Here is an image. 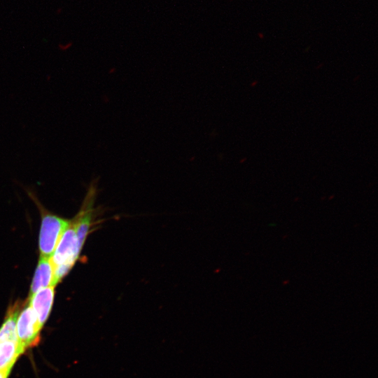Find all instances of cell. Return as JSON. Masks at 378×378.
Masks as SVG:
<instances>
[{
    "instance_id": "obj_1",
    "label": "cell",
    "mask_w": 378,
    "mask_h": 378,
    "mask_svg": "<svg viewBox=\"0 0 378 378\" xmlns=\"http://www.w3.org/2000/svg\"><path fill=\"white\" fill-rule=\"evenodd\" d=\"M80 251L76 231L71 220L50 258L54 269L55 285L74 266Z\"/></svg>"
},
{
    "instance_id": "obj_2",
    "label": "cell",
    "mask_w": 378,
    "mask_h": 378,
    "mask_svg": "<svg viewBox=\"0 0 378 378\" xmlns=\"http://www.w3.org/2000/svg\"><path fill=\"white\" fill-rule=\"evenodd\" d=\"M70 221L49 213L43 214L38 239L41 255L50 258Z\"/></svg>"
},
{
    "instance_id": "obj_3",
    "label": "cell",
    "mask_w": 378,
    "mask_h": 378,
    "mask_svg": "<svg viewBox=\"0 0 378 378\" xmlns=\"http://www.w3.org/2000/svg\"><path fill=\"white\" fill-rule=\"evenodd\" d=\"M41 329L36 315L27 301L19 312L16 324L18 340L24 351L38 344Z\"/></svg>"
},
{
    "instance_id": "obj_4",
    "label": "cell",
    "mask_w": 378,
    "mask_h": 378,
    "mask_svg": "<svg viewBox=\"0 0 378 378\" xmlns=\"http://www.w3.org/2000/svg\"><path fill=\"white\" fill-rule=\"evenodd\" d=\"M95 195L96 188L92 183V186L88 190L80 211L76 216L74 219L71 220L76 231L78 246L80 250H82L90 227L93 224L94 212L93 205Z\"/></svg>"
},
{
    "instance_id": "obj_5",
    "label": "cell",
    "mask_w": 378,
    "mask_h": 378,
    "mask_svg": "<svg viewBox=\"0 0 378 378\" xmlns=\"http://www.w3.org/2000/svg\"><path fill=\"white\" fill-rule=\"evenodd\" d=\"M55 286L41 288L29 295L28 302L35 312L39 324L43 327L52 309Z\"/></svg>"
},
{
    "instance_id": "obj_6",
    "label": "cell",
    "mask_w": 378,
    "mask_h": 378,
    "mask_svg": "<svg viewBox=\"0 0 378 378\" xmlns=\"http://www.w3.org/2000/svg\"><path fill=\"white\" fill-rule=\"evenodd\" d=\"M48 286H55L54 269L50 258L41 255L31 281L29 295Z\"/></svg>"
},
{
    "instance_id": "obj_7",
    "label": "cell",
    "mask_w": 378,
    "mask_h": 378,
    "mask_svg": "<svg viewBox=\"0 0 378 378\" xmlns=\"http://www.w3.org/2000/svg\"><path fill=\"white\" fill-rule=\"evenodd\" d=\"M24 352L18 340L0 343V372L10 371L16 360Z\"/></svg>"
},
{
    "instance_id": "obj_8",
    "label": "cell",
    "mask_w": 378,
    "mask_h": 378,
    "mask_svg": "<svg viewBox=\"0 0 378 378\" xmlns=\"http://www.w3.org/2000/svg\"><path fill=\"white\" fill-rule=\"evenodd\" d=\"M21 305L20 302H16L9 307L3 324L0 327V343L18 340L16 324Z\"/></svg>"
},
{
    "instance_id": "obj_9",
    "label": "cell",
    "mask_w": 378,
    "mask_h": 378,
    "mask_svg": "<svg viewBox=\"0 0 378 378\" xmlns=\"http://www.w3.org/2000/svg\"><path fill=\"white\" fill-rule=\"evenodd\" d=\"M10 371H1L0 378H8Z\"/></svg>"
},
{
    "instance_id": "obj_10",
    "label": "cell",
    "mask_w": 378,
    "mask_h": 378,
    "mask_svg": "<svg viewBox=\"0 0 378 378\" xmlns=\"http://www.w3.org/2000/svg\"><path fill=\"white\" fill-rule=\"evenodd\" d=\"M61 10H62V9H61V8H59V9H57V13L58 14V13H59H59H60V12H61Z\"/></svg>"
}]
</instances>
